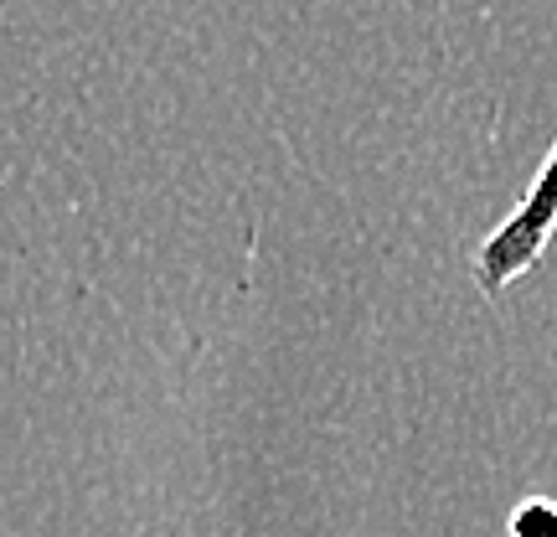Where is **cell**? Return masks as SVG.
I'll list each match as a JSON object with an SVG mask.
<instances>
[{
  "label": "cell",
  "instance_id": "obj_1",
  "mask_svg": "<svg viewBox=\"0 0 557 537\" xmlns=\"http://www.w3.org/2000/svg\"><path fill=\"white\" fill-rule=\"evenodd\" d=\"M553 233H557V139H553V150L542 156L537 176L527 181V192L517 197V207H511V212L485 233V243L475 248V259H470L475 284L485 295H500L506 284L527 279L542 264Z\"/></svg>",
  "mask_w": 557,
  "mask_h": 537
},
{
  "label": "cell",
  "instance_id": "obj_2",
  "mask_svg": "<svg viewBox=\"0 0 557 537\" xmlns=\"http://www.w3.org/2000/svg\"><path fill=\"white\" fill-rule=\"evenodd\" d=\"M511 537H557V507L553 501H527L511 517Z\"/></svg>",
  "mask_w": 557,
  "mask_h": 537
}]
</instances>
